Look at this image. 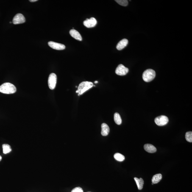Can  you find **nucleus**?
Wrapping results in <instances>:
<instances>
[{
    "mask_svg": "<svg viewBox=\"0 0 192 192\" xmlns=\"http://www.w3.org/2000/svg\"><path fill=\"white\" fill-rule=\"evenodd\" d=\"M17 91L14 85L9 83H6L0 86V92L6 94H12Z\"/></svg>",
    "mask_w": 192,
    "mask_h": 192,
    "instance_id": "1",
    "label": "nucleus"
},
{
    "mask_svg": "<svg viewBox=\"0 0 192 192\" xmlns=\"http://www.w3.org/2000/svg\"><path fill=\"white\" fill-rule=\"evenodd\" d=\"M94 86L93 83L88 81L83 82L79 84L78 87V93L79 95H82L85 92L92 88Z\"/></svg>",
    "mask_w": 192,
    "mask_h": 192,
    "instance_id": "2",
    "label": "nucleus"
},
{
    "mask_svg": "<svg viewBox=\"0 0 192 192\" xmlns=\"http://www.w3.org/2000/svg\"><path fill=\"white\" fill-rule=\"evenodd\" d=\"M156 75L155 71L152 69H148L143 72L142 75L143 80L148 82L153 80Z\"/></svg>",
    "mask_w": 192,
    "mask_h": 192,
    "instance_id": "3",
    "label": "nucleus"
},
{
    "mask_svg": "<svg viewBox=\"0 0 192 192\" xmlns=\"http://www.w3.org/2000/svg\"><path fill=\"white\" fill-rule=\"evenodd\" d=\"M57 80V76L55 74L52 73L50 75L48 79V85L51 90H54L55 88Z\"/></svg>",
    "mask_w": 192,
    "mask_h": 192,
    "instance_id": "4",
    "label": "nucleus"
},
{
    "mask_svg": "<svg viewBox=\"0 0 192 192\" xmlns=\"http://www.w3.org/2000/svg\"><path fill=\"white\" fill-rule=\"evenodd\" d=\"M154 121L157 125L163 126L168 124L169 119L167 117L164 115H161L156 118Z\"/></svg>",
    "mask_w": 192,
    "mask_h": 192,
    "instance_id": "5",
    "label": "nucleus"
},
{
    "mask_svg": "<svg viewBox=\"0 0 192 192\" xmlns=\"http://www.w3.org/2000/svg\"><path fill=\"white\" fill-rule=\"evenodd\" d=\"M129 71V69L126 67L122 64H120L116 68L115 73L118 75L123 76L126 75Z\"/></svg>",
    "mask_w": 192,
    "mask_h": 192,
    "instance_id": "6",
    "label": "nucleus"
},
{
    "mask_svg": "<svg viewBox=\"0 0 192 192\" xmlns=\"http://www.w3.org/2000/svg\"><path fill=\"white\" fill-rule=\"evenodd\" d=\"M25 22L24 15L22 14L19 13L15 15L12 20V23L14 24H23Z\"/></svg>",
    "mask_w": 192,
    "mask_h": 192,
    "instance_id": "7",
    "label": "nucleus"
},
{
    "mask_svg": "<svg viewBox=\"0 0 192 192\" xmlns=\"http://www.w3.org/2000/svg\"><path fill=\"white\" fill-rule=\"evenodd\" d=\"M83 24L84 26L88 28L94 27L97 24V21L94 18H90L89 19H87L84 21Z\"/></svg>",
    "mask_w": 192,
    "mask_h": 192,
    "instance_id": "8",
    "label": "nucleus"
},
{
    "mask_svg": "<svg viewBox=\"0 0 192 192\" xmlns=\"http://www.w3.org/2000/svg\"><path fill=\"white\" fill-rule=\"evenodd\" d=\"M48 45L50 47L52 48L53 49L58 50H63L65 48V45L52 41L48 42Z\"/></svg>",
    "mask_w": 192,
    "mask_h": 192,
    "instance_id": "9",
    "label": "nucleus"
},
{
    "mask_svg": "<svg viewBox=\"0 0 192 192\" xmlns=\"http://www.w3.org/2000/svg\"><path fill=\"white\" fill-rule=\"evenodd\" d=\"M70 35L75 39L80 41L82 40V38L79 33L75 29H72L70 32Z\"/></svg>",
    "mask_w": 192,
    "mask_h": 192,
    "instance_id": "10",
    "label": "nucleus"
},
{
    "mask_svg": "<svg viewBox=\"0 0 192 192\" xmlns=\"http://www.w3.org/2000/svg\"><path fill=\"white\" fill-rule=\"evenodd\" d=\"M109 132H110V128L108 125L105 123H103L101 125V135L103 136H107L108 135Z\"/></svg>",
    "mask_w": 192,
    "mask_h": 192,
    "instance_id": "11",
    "label": "nucleus"
},
{
    "mask_svg": "<svg viewBox=\"0 0 192 192\" xmlns=\"http://www.w3.org/2000/svg\"><path fill=\"white\" fill-rule=\"evenodd\" d=\"M128 43V40L126 39H123L118 43L116 46L117 49L118 50H121L127 46Z\"/></svg>",
    "mask_w": 192,
    "mask_h": 192,
    "instance_id": "12",
    "label": "nucleus"
},
{
    "mask_svg": "<svg viewBox=\"0 0 192 192\" xmlns=\"http://www.w3.org/2000/svg\"><path fill=\"white\" fill-rule=\"evenodd\" d=\"M144 148L145 150L148 153H154L157 151L156 148L151 144H147L145 145Z\"/></svg>",
    "mask_w": 192,
    "mask_h": 192,
    "instance_id": "13",
    "label": "nucleus"
},
{
    "mask_svg": "<svg viewBox=\"0 0 192 192\" xmlns=\"http://www.w3.org/2000/svg\"><path fill=\"white\" fill-rule=\"evenodd\" d=\"M134 180H135L137 184V187L139 190H141L143 188V184H144V181L141 178L138 179L137 178H134Z\"/></svg>",
    "mask_w": 192,
    "mask_h": 192,
    "instance_id": "14",
    "label": "nucleus"
},
{
    "mask_svg": "<svg viewBox=\"0 0 192 192\" xmlns=\"http://www.w3.org/2000/svg\"><path fill=\"white\" fill-rule=\"evenodd\" d=\"M162 178V175L160 174H158L155 175L153 176L152 179V182L153 184L158 183L161 180Z\"/></svg>",
    "mask_w": 192,
    "mask_h": 192,
    "instance_id": "15",
    "label": "nucleus"
},
{
    "mask_svg": "<svg viewBox=\"0 0 192 192\" xmlns=\"http://www.w3.org/2000/svg\"><path fill=\"white\" fill-rule=\"evenodd\" d=\"M3 153L5 154L11 152L12 148L10 145L4 144L2 145Z\"/></svg>",
    "mask_w": 192,
    "mask_h": 192,
    "instance_id": "16",
    "label": "nucleus"
},
{
    "mask_svg": "<svg viewBox=\"0 0 192 192\" xmlns=\"http://www.w3.org/2000/svg\"><path fill=\"white\" fill-rule=\"evenodd\" d=\"M114 120L116 124L118 125H120L122 123V119L121 116L119 114L116 112L114 115Z\"/></svg>",
    "mask_w": 192,
    "mask_h": 192,
    "instance_id": "17",
    "label": "nucleus"
},
{
    "mask_svg": "<svg viewBox=\"0 0 192 192\" xmlns=\"http://www.w3.org/2000/svg\"><path fill=\"white\" fill-rule=\"evenodd\" d=\"M114 158L115 160L119 162H122L125 159L124 156L119 153H115L114 155Z\"/></svg>",
    "mask_w": 192,
    "mask_h": 192,
    "instance_id": "18",
    "label": "nucleus"
},
{
    "mask_svg": "<svg viewBox=\"0 0 192 192\" xmlns=\"http://www.w3.org/2000/svg\"><path fill=\"white\" fill-rule=\"evenodd\" d=\"M185 138L187 141L189 142H192V132L189 131L187 132L185 134Z\"/></svg>",
    "mask_w": 192,
    "mask_h": 192,
    "instance_id": "19",
    "label": "nucleus"
},
{
    "mask_svg": "<svg viewBox=\"0 0 192 192\" xmlns=\"http://www.w3.org/2000/svg\"><path fill=\"white\" fill-rule=\"evenodd\" d=\"M115 1L122 6H126L128 5V1L127 0H116Z\"/></svg>",
    "mask_w": 192,
    "mask_h": 192,
    "instance_id": "20",
    "label": "nucleus"
},
{
    "mask_svg": "<svg viewBox=\"0 0 192 192\" xmlns=\"http://www.w3.org/2000/svg\"><path fill=\"white\" fill-rule=\"evenodd\" d=\"M71 192H83V190L80 187H76L72 190Z\"/></svg>",
    "mask_w": 192,
    "mask_h": 192,
    "instance_id": "21",
    "label": "nucleus"
},
{
    "mask_svg": "<svg viewBox=\"0 0 192 192\" xmlns=\"http://www.w3.org/2000/svg\"><path fill=\"white\" fill-rule=\"evenodd\" d=\"M37 1V0H30V1H30L31 2H35V1Z\"/></svg>",
    "mask_w": 192,
    "mask_h": 192,
    "instance_id": "22",
    "label": "nucleus"
},
{
    "mask_svg": "<svg viewBox=\"0 0 192 192\" xmlns=\"http://www.w3.org/2000/svg\"><path fill=\"white\" fill-rule=\"evenodd\" d=\"M2 160V157H1V156L0 155V161Z\"/></svg>",
    "mask_w": 192,
    "mask_h": 192,
    "instance_id": "23",
    "label": "nucleus"
},
{
    "mask_svg": "<svg viewBox=\"0 0 192 192\" xmlns=\"http://www.w3.org/2000/svg\"><path fill=\"white\" fill-rule=\"evenodd\" d=\"M94 83H98V82L97 81H95Z\"/></svg>",
    "mask_w": 192,
    "mask_h": 192,
    "instance_id": "24",
    "label": "nucleus"
},
{
    "mask_svg": "<svg viewBox=\"0 0 192 192\" xmlns=\"http://www.w3.org/2000/svg\"><path fill=\"white\" fill-rule=\"evenodd\" d=\"M76 93H78V90H76Z\"/></svg>",
    "mask_w": 192,
    "mask_h": 192,
    "instance_id": "25",
    "label": "nucleus"
},
{
    "mask_svg": "<svg viewBox=\"0 0 192 192\" xmlns=\"http://www.w3.org/2000/svg\"><path fill=\"white\" fill-rule=\"evenodd\" d=\"M10 23H12V22H10Z\"/></svg>",
    "mask_w": 192,
    "mask_h": 192,
    "instance_id": "26",
    "label": "nucleus"
},
{
    "mask_svg": "<svg viewBox=\"0 0 192 192\" xmlns=\"http://www.w3.org/2000/svg\"><path fill=\"white\" fill-rule=\"evenodd\" d=\"M153 184H153L152 183V185H153Z\"/></svg>",
    "mask_w": 192,
    "mask_h": 192,
    "instance_id": "27",
    "label": "nucleus"
}]
</instances>
